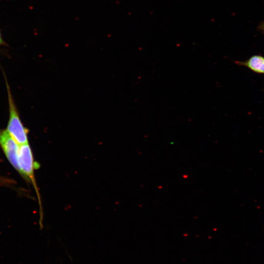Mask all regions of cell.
<instances>
[{
  "mask_svg": "<svg viewBox=\"0 0 264 264\" xmlns=\"http://www.w3.org/2000/svg\"><path fill=\"white\" fill-rule=\"evenodd\" d=\"M258 29L264 34V20L258 26Z\"/></svg>",
  "mask_w": 264,
  "mask_h": 264,
  "instance_id": "5",
  "label": "cell"
},
{
  "mask_svg": "<svg viewBox=\"0 0 264 264\" xmlns=\"http://www.w3.org/2000/svg\"><path fill=\"white\" fill-rule=\"evenodd\" d=\"M10 116L6 131L19 145L28 143L26 130L22 124L8 90Z\"/></svg>",
  "mask_w": 264,
  "mask_h": 264,
  "instance_id": "1",
  "label": "cell"
},
{
  "mask_svg": "<svg viewBox=\"0 0 264 264\" xmlns=\"http://www.w3.org/2000/svg\"><path fill=\"white\" fill-rule=\"evenodd\" d=\"M239 66H245L258 73H264V57L261 55H254L245 61H235Z\"/></svg>",
  "mask_w": 264,
  "mask_h": 264,
  "instance_id": "4",
  "label": "cell"
},
{
  "mask_svg": "<svg viewBox=\"0 0 264 264\" xmlns=\"http://www.w3.org/2000/svg\"><path fill=\"white\" fill-rule=\"evenodd\" d=\"M4 42L2 39L0 31V45L3 44Z\"/></svg>",
  "mask_w": 264,
  "mask_h": 264,
  "instance_id": "6",
  "label": "cell"
},
{
  "mask_svg": "<svg viewBox=\"0 0 264 264\" xmlns=\"http://www.w3.org/2000/svg\"><path fill=\"white\" fill-rule=\"evenodd\" d=\"M19 162L22 174L33 181L35 164L28 143L19 146Z\"/></svg>",
  "mask_w": 264,
  "mask_h": 264,
  "instance_id": "3",
  "label": "cell"
},
{
  "mask_svg": "<svg viewBox=\"0 0 264 264\" xmlns=\"http://www.w3.org/2000/svg\"><path fill=\"white\" fill-rule=\"evenodd\" d=\"M0 145L11 164L22 174L19 162V145L6 130L0 132Z\"/></svg>",
  "mask_w": 264,
  "mask_h": 264,
  "instance_id": "2",
  "label": "cell"
}]
</instances>
